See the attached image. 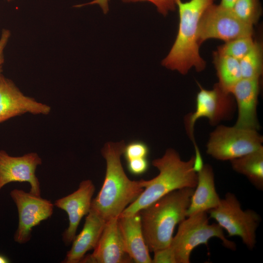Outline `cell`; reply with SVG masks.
Wrapping results in <instances>:
<instances>
[{
  "label": "cell",
  "mask_w": 263,
  "mask_h": 263,
  "mask_svg": "<svg viewBox=\"0 0 263 263\" xmlns=\"http://www.w3.org/2000/svg\"><path fill=\"white\" fill-rule=\"evenodd\" d=\"M125 146L123 141L105 144L102 153L106 161L105 179L97 196L92 200L91 210L106 222L117 218L141 193L140 181L130 180L121 162Z\"/></svg>",
  "instance_id": "cell-1"
},
{
  "label": "cell",
  "mask_w": 263,
  "mask_h": 263,
  "mask_svg": "<svg viewBox=\"0 0 263 263\" xmlns=\"http://www.w3.org/2000/svg\"><path fill=\"white\" fill-rule=\"evenodd\" d=\"M195 162L194 155L184 161L175 150L168 149L162 157L152 162L159 174L150 180H140L144 188L143 191L120 215L133 214L175 190L195 188L197 183Z\"/></svg>",
  "instance_id": "cell-2"
},
{
  "label": "cell",
  "mask_w": 263,
  "mask_h": 263,
  "mask_svg": "<svg viewBox=\"0 0 263 263\" xmlns=\"http://www.w3.org/2000/svg\"><path fill=\"white\" fill-rule=\"evenodd\" d=\"M194 190L189 188L175 190L139 211L143 236L150 252L169 246L175 226L187 217Z\"/></svg>",
  "instance_id": "cell-3"
},
{
  "label": "cell",
  "mask_w": 263,
  "mask_h": 263,
  "mask_svg": "<svg viewBox=\"0 0 263 263\" xmlns=\"http://www.w3.org/2000/svg\"><path fill=\"white\" fill-rule=\"evenodd\" d=\"M214 0H176L179 16L178 31L169 52L162 61L163 66L182 75L187 74L193 68L199 72L204 70L206 62L199 53V27L204 13Z\"/></svg>",
  "instance_id": "cell-4"
},
{
  "label": "cell",
  "mask_w": 263,
  "mask_h": 263,
  "mask_svg": "<svg viewBox=\"0 0 263 263\" xmlns=\"http://www.w3.org/2000/svg\"><path fill=\"white\" fill-rule=\"evenodd\" d=\"M206 211L187 217L178 224L177 233L167 248L155 251L152 263H189L192 251L202 244L208 245L212 238H219L225 247L236 249V244L225 236L223 228L217 223L210 224Z\"/></svg>",
  "instance_id": "cell-5"
},
{
  "label": "cell",
  "mask_w": 263,
  "mask_h": 263,
  "mask_svg": "<svg viewBox=\"0 0 263 263\" xmlns=\"http://www.w3.org/2000/svg\"><path fill=\"white\" fill-rule=\"evenodd\" d=\"M207 212L209 218L227 231L229 237H239L249 250L253 249L261 218L252 209L243 210L234 193L227 192L219 205Z\"/></svg>",
  "instance_id": "cell-6"
},
{
  "label": "cell",
  "mask_w": 263,
  "mask_h": 263,
  "mask_svg": "<svg viewBox=\"0 0 263 263\" xmlns=\"http://www.w3.org/2000/svg\"><path fill=\"white\" fill-rule=\"evenodd\" d=\"M258 131L218 125L210 132L206 152L219 161H230L263 148Z\"/></svg>",
  "instance_id": "cell-7"
},
{
  "label": "cell",
  "mask_w": 263,
  "mask_h": 263,
  "mask_svg": "<svg viewBox=\"0 0 263 263\" xmlns=\"http://www.w3.org/2000/svg\"><path fill=\"white\" fill-rule=\"evenodd\" d=\"M236 108L233 95L218 83L211 90L200 87L196 95L195 111L188 114L185 118L186 131L194 145L195 154H200L194 135L196 121L201 118H207L210 125L217 126L223 121L230 120Z\"/></svg>",
  "instance_id": "cell-8"
},
{
  "label": "cell",
  "mask_w": 263,
  "mask_h": 263,
  "mask_svg": "<svg viewBox=\"0 0 263 263\" xmlns=\"http://www.w3.org/2000/svg\"><path fill=\"white\" fill-rule=\"evenodd\" d=\"M253 26L238 18L231 9L212 3L201 19L198 35L199 45L210 38L225 42L244 37L252 36Z\"/></svg>",
  "instance_id": "cell-9"
},
{
  "label": "cell",
  "mask_w": 263,
  "mask_h": 263,
  "mask_svg": "<svg viewBox=\"0 0 263 263\" xmlns=\"http://www.w3.org/2000/svg\"><path fill=\"white\" fill-rule=\"evenodd\" d=\"M10 195L19 214V224L14 239L20 244H25L30 240L33 228L51 217L54 205L41 196L21 189H14Z\"/></svg>",
  "instance_id": "cell-10"
},
{
  "label": "cell",
  "mask_w": 263,
  "mask_h": 263,
  "mask_svg": "<svg viewBox=\"0 0 263 263\" xmlns=\"http://www.w3.org/2000/svg\"><path fill=\"white\" fill-rule=\"evenodd\" d=\"M42 163V160L36 152L21 156H12L5 151L0 150V191L11 182H28L30 192L40 196V183L36 175V170Z\"/></svg>",
  "instance_id": "cell-11"
},
{
  "label": "cell",
  "mask_w": 263,
  "mask_h": 263,
  "mask_svg": "<svg viewBox=\"0 0 263 263\" xmlns=\"http://www.w3.org/2000/svg\"><path fill=\"white\" fill-rule=\"evenodd\" d=\"M94 191L93 182L85 180L79 184L76 190L55 202L54 206L65 211L68 216L69 225L62 234V240L66 245L72 243L80 221L89 213Z\"/></svg>",
  "instance_id": "cell-12"
},
{
  "label": "cell",
  "mask_w": 263,
  "mask_h": 263,
  "mask_svg": "<svg viewBox=\"0 0 263 263\" xmlns=\"http://www.w3.org/2000/svg\"><path fill=\"white\" fill-rule=\"evenodd\" d=\"M50 111V106L24 95L11 80L0 75V123L26 113L46 115Z\"/></svg>",
  "instance_id": "cell-13"
},
{
  "label": "cell",
  "mask_w": 263,
  "mask_h": 263,
  "mask_svg": "<svg viewBox=\"0 0 263 263\" xmlns=\"http://www.w3.org/2000/svg\"><path fill=\"white\" fill-rule=\"evenodd\" d=\"M118 218L107 221L100 239L91 254L85 256L81 263H129L132 260L126 251Z\"/></svg>",
  "instance_id": "cell-14"
},
{
  "label": "cell",
  "mask_w": 263,
  "mask_h": 263,
  "mask_svg": "<svg viewBox=\"0 0 263 263\" xmlns=\"http://www.w3.org/2000/svg\"><path fill=\"white\" fill-rule=\"evenodd\" d=\"M235 101L238 115L234 126L258 131L257 116L259 79L242 78L229 90Z\"/></svg>",
  "instance_id": "cell-15"
},
{
  "label": "cell",
  "mask_w": 263,
  "mask_h": 263,
  "mask_svg": "<svg viewBox=\"0 0 263 263\" xmlns=\"http://www.w3.org/2000/svg\"><path fill=\"white\" fill-rule=\"evenodd\" d=\"M118 224L127 252L137 263H152L143 236L139 212L120 215Z\"/></svg>",
  "instance_id": "cell-16"
},
{
  "label": "cell",
  "mask_w": 263,
  "mask_h": 263,
  "mask_svg": "<svg viewBox=\"0 0 263 263\" xmlns=\"http://www.w3.org/2000/svg\"><path fill=\"white\" fill-rule=\"evenodd\" d=\"M87 215L83 228L75 236L63 263H81L86 253L96 245L107 222L91 209Z\"/></svg>",
  "instance_id": "cell-17"
},
{
  "label": "cell",
  "mask_w": 263,
  "mask_h": 263,
  "mask_svg": "<svg viewBox=\"0 0 263 263\" xmlns=\"http://www.w3.org/2000/svg\"><path fill=\"white\" fill-rule=\"evenodd\" d=\"M197 172V183L187 210V217L216 207L221 199L216 190L212 166L208 164H203Z\"/></svg>",
  "instance_id": "cell-18"
},
{
  "label": "cell",
  "mask_w": 263,
  "mask_h": 263,
  "mask_svg": "<svg viewBox=\"0 0 263 263\" xmlns=\"http://www.w3.org/2000/svg\"><path fill=\"white\" fill-rule=\"evenodd\" d=\"M233 170L245 176L258 189H263V148L229 161Z\"/></svg>",
  "instance_id": "cell-19"
},
{
  "label": "cell",
  "mask_w": 263,
  "mask_h": 263,
  "mask_svg": "<svg viewBox=\"0 0 263 263\" xmlns=\"http://www.w3.org/2000/svg\"><path fill=\"white\" fill-rule=\"evenodd\" d=\"M215 65L219 79L218 84L225 91L242 78L239 60L227 56L216 54Z\"/></svg>",
  "instance_id": "cell-20"
},
{
  "label": "cell",
  "mask_w": 263,
  "mask_h": 263,
  "mask_svg": "<svg viewBox=\"0 0 263 263\" xmlns=\"http://www.w3.org/2000/svg\"><path fill=\"white\" fill-rule=\"evenodd\" d=\"M243 78L259 79L263 73V48L256 41L251 50L239 60Z\"/></svg>",
  "instance_id": "cell-21"
},
{
  "label": "cell",
  "mask_w": 263,
  "mask_h": 263,
  "mask_svg": "<svg viewBox=\"0 0 263 263\" xmlns=\"http://www.w3.org/2000/svg\"><path fill=\"white\" fill-rule=\"evenodd\" d=\"M231 10L240 20L252 26L258 20L262 13L260 0H236Z\"/></svg>",
  "instance_id": "cell-22"
},
{
  "label": "cell",
  "mask_w": 263,
  "mask_h": 263,
  "mask_svg": "<svg viewBox=\"0 0 263 263\" xmlns=\"http://www.w3.org/2000/svg\"><path fill=\"white\" fill-rule=\"evenodd\" d=\"M254 42L252 36L237 38L225 42L219 48L217 53L240 60L251 50Z\"/></svg>",
  "instance_id": "cell-23"
},
{
  "label": "cell",
  "mask_w": 263,
  "mask_h": 263,
  "mask_svg": "<svg viewBox=\"0 0 263 263\" xmlns=\"http://www.w3.org/2000/svg\"><path fill=\"white\" fill-rule=\"evenodd\" d=\"M149 153L148 145L140 141H134L125 145L123 154L127 161L140 158H147Z\"/></svg>",
  "instance_id": "cell-24"
},
{
  "label": "cell",
  "mask_w": 263,
  "mask_h": 263,
  "mask_svg": "<svg viewBox=\"0 0 263 263\" xmlns=\"http://www.w3.org/2000/svg\"><path fill=\"white\" fill-rule=\"evenodd\" d=\"M124 2L148 1L154 4L159 13L166 16L170 11L176 9L177 0H121Z\"/></svg>",
  "instance_id": "cell-25"
},
{
  "label": "cell",
  "mask_w": 263,
  "mask_h": 263,
  "mask_svg": "<svg viewBox=\"0 0 263 263\" xmlns=\"http://www.w3.org/2000/svg\"><path fill=\"white\" fill-rule=\"evenodd\" d=\"M127 169L134 175H140L148 169L149 163L147 158H140L127 161Z\"/></svg>",
  "instance_id": "cell-26"
},
{
  "label": "cell",
  "mask_w": 263,
  "mask_h": 263,
  "mask_svg": "<svg viewBox=\"0 0 263 263\" xmlns=\"http://www.w3.org/2000/svg\"><path fill=\"white\" fill-rule=\"evenodd\" d=\"M10 35L9 30H2L0 38V75H1L2 66L4 62L3 51L7 44Z\"/></svg>",
  "instance_id": "cell-27"
},
{
  "label": "cell",
  "mask_w": 263,
  "mask_h": 263,
  "mask_svg": "<svg viewBox=\"0 0 263 263\" xmlns=\"http://www.w3.org/2000/svg\"><path fill=\"white\" fill-rule=\"evenodd\" d=\"M109 0H93V1L88 3L76 5L75 7H77L87 5L98 4L103 10V13L104 14H107L108 12L109 9Z\"/></svg>",
  "instance_id": "cell-28"
},
{
  "label": "cell",
  "mask_w": 263,
  "mask_h": 263,
  "mask_svg": "<svg viewBox=\"0 0 263 263\" xmlns=\"http://www.w3.org/2000/svg\"><path fill=\"white\" fill-rule=\"evenodd\" d=\"M236 0H221L220 4L223 7L231 9Z\"/></svg>",
  "instance_id": "cell-29"
},
{
  "label": "cell",
  "mask_w": 263,
  "mask_h": 263,
  "mask_svg": "<svg viewBox=\"0 0 263 263\" xmlns=\"http://www.w3.org/2000/svg\"><path fill=\"white\" fill-rule=\"evenodd\" d=\"M9 262V260L6 257L0 254V263H8Z\"/></svg>",
  "instance_id": "cell-30"
},
{
  "label": "cell",
  "mask_w": 263,
  "mask_h": 263,
  "mask_svg": "<svg viewBox=\"0 0 263 263\" xmlns=\"http://www.w3.org/2000/svg\"><path fill=\"white\" fill-rule=\"evenodd\" d=\"M7 0L8 1H12V0Z\"/></svg>",
  "instance_id": "cell-31"
}]
</instances>
